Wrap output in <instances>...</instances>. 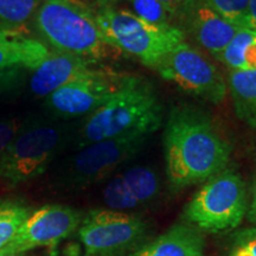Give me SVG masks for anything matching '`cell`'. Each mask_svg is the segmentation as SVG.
Segmentation results:
<instances>
[{
	"instance_id": "cell-1",
	"label": "cell",
	"mask_w": 256,
	"mask_h": 256,
	"mask_svg": "<svg viewBox=\"0 0 256 256\" xmlns=\"http://www.w3.org/2000/svg\"><path fill=\"white\" fill-rule=\"evenodd\" d=\"M166 174L172 190L204 183L229 164L232 147L203 110L178 106L165 126Z\"/></svg>"
},
{
	"instance_id": "cell-2",
	"label": "cell",
	"mask_w": 256,
	"mask_h": 256,
	"mask_svg": "<svg viewBox=\"0 0 256 256\" xmlns=\"http://www.w3.org/2000/svg\"><path fill=\"white\" fill-rule=\"evenodd\" d=\"M162 106L152 83L138 76H124L119 89L88 115L78 134V148L112 138L150 136L162 126Z\"/></svg>"
},
{
	"instance_id": "cell-3",
	"label": "cell",
	"mask_w": 256,
	"mask_h": 256,
	"mask_svg": "<svg viewBox=\"0 0 256 256\" xmlns=\"http://www.w3.org/2000/svg\"><path fill=\"white\" fill-rule=\"evenodd\" d=\"M32 28L50 49L96 63L121 51L106 40L95 12L78 0H42Z\"/></svg>"
},
{
	"instance_id": "cell-4",
	"label": "cell",
	"mask_w": 256,
	"mask_h": 256,
	"mask_svg": "<svg viewBox=\"0 0 256 256\" xmlns=\"http://www.w3.org/2000/svg\"><path fill=\"white\" fill-rule=\"evenodd\" d=\"M98 28L112 46L156 69L164 57L186 42L178 28H162L142 20L127 10L104 6L95 12Z\"/></svg>"
},
{
	"instance_id": "cell-5",
	"label": "cell",
	"mask_w": 256,
	"mask_h": 256,
	"mask_svg": "<svg viewBox=\"0 0 256 256\" xmlns=\"http://www.w3.org/2000/svg\"><path fill=\"white\" fill-rule=\"evenodd\" d=\"M64 140L63 128L36 118L25 120L0 158V182L10 188L44 174Z\"/></svg>"
},
{
	"instance_id": "cell-6",
	"label": "cell",
	"mask_w": 256,
	"mask_h": 256,
	"mask_svg": "<svg viewBox=\"0 0 256 256\" xmlns=\"http://www.w3.org/2000/svg\"><path fill=\"white\" fill-rule=\"evenodd\" d=\"M247 208L244 182L238 172L226 168L204 182L185 206L184 216L198 229L222 232L238 228Z\"/></svg>"
},
{
	"instance_id": "cell-7",
	"label": "cell",
	"mask_w": 256,
	"mask_h": 256,
	"mask_svg": "<svg viewBox=\"0 0 256 256\" xmlns=\"http://www.w3.org/2000/svg\"><path fill=\"white\" fill-rule=\"evenodd\" d=\"M160 78L174 83L182 90L214 104H222L226 83L210 60L197 48L184 42L156 66Z\"/></svg>"
},
{
	"instance_id": "cell-8",
	"label": "cell",
	"mask_w": 256,
	"mask_h": 256,
	"mask_svg": "<svg viewBox=\"0 0 256 256\" xmlns=\"http://www.w3.org/2000/svg\"><path fill=\"white\" fill-rule=\"evenodd\" d=\"M148 136L130 134L112 138L82 147L63 170L62 179L72 186H87L110 176L136 156Z\"/></svg>"
},
{
	"instance_id": "cell-9",
	"label": "cell",
	"mask_w": 256,
	"mask_h": 256,
	"mask_svg": "<svg viewBox=\"0 0 256 256\" xmlns=\"http://www.w3.org/2000/svg\"><path fill=\"white\" fill-rule=\"evenodd\" d=\"M145 229V222L138 216L110 209H95L82 220L78 236L88 255L102 256L133 244Z\"/></svg>"
},
{
	"instance_id": "cell-10",
	"label": "cell",
	"mask_w": 256,
	"mask_h": 256,
	"mask_svg": "<svg viewBox=\"0 0 256 256\" xmlns=\"http://www.w3.org/2000/svg\"><path fill=\"white\" fill-rule=\"evenodd\" d=\"M81 222V214L72 208L60 204L44 206L31 211L14 238L2 250L23 256L32 249L52 247L72 235Z\"/></svg>"
},
{
	"instance_id": "cell-11",
	"label": "cell",
	"mask_w": 256,
	"mask_h": 256,
	"mask_svg": "<svg viewBox=\"0 0 256 256\" xmlns=\"http://www.w3.org/2000/svg\"><path fill=\"white\" fill-rule=\"evenodd\" d=\"M172 25L218 60L240 28L223 19L206 0H185L172 14Z\"/></svg>"
},
{
	"instance_id": "cell-12",
	"label": "cell",
	"mask_w": 256,
	"mask_h": 256,
	"mask_svg": "<svg viewBox=\"0 0 256 256\" xmlns=\"http://www.w3.org/2000/svg\"><path fill=\"white\" fill-rule=\"evenodd\" d=\"M124 76L101 70L90 78L63 86L46 98V104L64 118L89 115L104 104L120 87Z\"/></svg>"
},
{
	"instance_id": "cell-13",
	"label": "cell",
	"mask_w": 256,
	"mask_h": 256,
	"mask_svg": "<svg viewBox=\"0 0 256 256\" xmlns=\"http://www.w3.org/2000/svg\"><path fill=\"white\" fill-rule=\"evenodd\" d=\"M94 64L80 57L51 50L46 58L32 70L30 90L37 98H46L63 86L100 72L101 70L92 68Z\"/></svg>"
},
{
	"instance_id": "cell-14",
	"label": "cell",
	"mask_w": 256,
	"mask_h": 256,
	"mask_svg": "<svg viewBox=\"0 0 256 256\" xmlns=\"http://www.w3.org/2000/svg\"><path fill=\"white\" fill-rule=\"evenodd\" d=\"M51 50L40 40L24 34L20 28H0V72L17 66L32 72Z\"/></svg>"
},
{
	"instance_id": "cell-15",
	"label": "cell",
	"mask_w": 256,
	"mask_h": 256,
	"mask_svg": "<svg viewBox=\"0 0 256 256\" xmlns=\"http://www.w3.org/2000/svg\"><path fill=\"white\" fill-rule=\"evenodd\" d=\"M204 240L194 226L176 224L132 256H203Z\"/></svg>"
},
{
	"instance_id": "cell-16",
	"label": "cell",
	"mask_w": 256,
	"mask_h": 256,
	"mask_svg": "<svg viewBox=\"0 0 256 256\" xmlns=\"http://www.w3.org/2000/svg\"><path fill=\"white\" fill-rule=\"evenodd\" d=\"M228 87L236 116L256 132V70L230 72Z\"/></svg>"
},
{
	"instance_id": "cell-17",
	"label": "cell",
	"mask_w": 256,
	"mask_h": 256,
	"mask_svg": "<svg viewBox=\"0 0 256 256\" xmlns=\"http://www.w3.org/2000/svg\"><path fill=\"white\" fill-rule=\"evenodd\" d=\"M218 60L232 72L256 70V30L240 28L224 48Z\"/></svg>"
},
{
	"instance_id": "cell-18",
	"label": "cell",
	"mask_w": 256,
	"mask_h": 256,
	"mask_svg": "<svg viewBox=\"0 0 256 256\" xmlns=\"http://www.w3.org/2000/svg\"><path fill=\"white\" fill-rule=\"evenodd\" d=\"M121 177L124 183L140 206L154 200L158 194L160 184L158 174L146 166H133L124 171Z\"/></svg>"
},
{
	"instance_id": "cell-19",
	"label": "cell",
	"mask_w": 256,
	"mask_h": 256,
	"mask_svg": "<svg viewBox=\"0 0 256 256\" xmlns=\"http://www.w3.org/2000/svg\"><path fill=\"white\" fill-rule=\"evenodd\" d=\"M31 209L18 198L0 200V250L14 238Z\"/></svg>"
},
{
	"instance_id": "cell-20",
	"label": "cell",
	"mask_w": 256,
	"mask_h": 256,
	"mask_svg": "<svg viewBox=\"0 0 256 256\" xmlns=\"http://www.w3.org/2000/svg\"><path fill=\"white\" fill-rule=\"evenodd\" d=\"M42 0H0V28H20L31 23Z\"/></svg>"
},
{
	"instance_id": "cell-21",
	"label": "cell",
	"mask_w": 256,
	"mask_h": 256,
	"mask_svg": "<svg viewBox=\"0 0 256 256\" xmlns=\"http://www.w3.org/2000/svg\"><path fill=\"white\" fill-rule=\"evenodd\" d=\"M223 19L240 28H249V0H206Z\"/></svg>"
},
{
	"instance_id": "cell-22",
	"label": "cell",
	"mask_w": 256,
	"mask_h": 256,
	"mask_svg": "<svg viewBox=\"0 0 256 256\" xmlns=\"http://www.w3.org/2000/svg\"><path fill=\"white\" fill-rule=\"evenodd\" d=\"M104 200L107 206L110 208V210L122 211V212L140 206L138 200L128 191L121 174L116 176L106 185L104 190Z\"/></svg>"
},
{
	"instance_id": "cell-23",
	"label": "cell",
	"mask_w": 256,
	"mask_h": 256,
	"mask_svg": "<svg viewBox=\"0 0 256 256\" xmlns=\"http://www.w3.org/2000/svg\"><path fill=\"white\" fill-rule=\"evenodd\" d=\"M133 8V14L147 23L156 26H171V14L159 0H127Z\"/></svg>"
},
{
	"instance_id": "cell-24",
	"label": "cell",
	"mask_w": 256,
	"mask_h": 256,
	"mask_svg": "<svg viewBox=\"0 0 256 256\" xmlns=\"http://www.w3.org/2000/svg\"><path fill=\"white\" fill-rule=\"evenodd\" d=\"M226 256H256V226L235 232Z\"/></svg>"
},
{
	"instance_id": "cell-25",
	"label": "cell",
	"mask_w": 256,
	"mask_h": 256,
	"mask_svg": "<svg viewBox=\"0 0 256 256\" xmlns=\"http://www.w3.org/2000/svg\"><path fill=\"white\" fill-rule=\"evenodd\" d=\"M23 82V68H11L0 72V94L18 88Z\"/></svg>"
},
{
	"instance_id": "cell-26",
	"label": "cell",
	"mask_w": 256,
	"mask_h": 256,
	"mask_svg": "<svg viewBox=\"0 0 256 256\" xmlns=\"http://www.w3.org/2000/svg\"><path fill=\"white\" fill-rule=\"evenodd\" d=\"M22 121L19 119H8V120H0V158H2V153L14 139V134L20 127Z\"/></svg>"
},
{
	"instance_id": "cell-27",
	"label": "cell",
	"mask_w": 256,
	"mask_h": 256,
	"mask_svg": "<svg viewBox=\"0 0 256 256\" xmlns=\"http://www.w3.org/2000/svg\"><path fill=\"white\" fill-rule=\"evenodd\" d=\"M246 216L248 217L249 222L256 226V176L254 178L252 185V191H250V200L248 203L247 208V214Z\"/></svg>"
},
{
	"instance_id": "cell-28",
	"label": "cell",
	"mask_w": 256,
	"mask_h": 256,
	"mask_svg": "<svg viewBox=\"0 0 256 256\" xmlns=\"http://www.w3.org/2000/svg\"><path fill=\"white\" fill-rule=\"evenodd\" d=\"M249 28L256 30V0H249Z\"/></svg>"
},
{
	"instance_id": "cell-29",
	"label": "cell",
	"mask_w": 256,
	"mask_h": 256,
	"mask_svg": "<svg viewBox=\"0 0 256 256\" xmlns=\"http://www.w3.org/2000/svg\"><path fill=\"white\" fill-rule=\"evenodd\" d=\"M159 2L165 6L166 10H168L172 17V14H174L176 10L178 8V6L180 5L182 2H184L185 0H159Z\"/></svg>"
},
{
	"instance_id": "cell-30",
	"label": "cell",
	"mask_w": 256,
	"mask_h": 256,
	"mask_svg": "<svg viewBox=\"0 0 256 256\" xmlns=\"http://www.w3.org/2000/svg\"><path fill=\"white\" fill-rule=\"evenodd\" d=\"M95 2H98L100 8H104V6H114L115 2H119V0H95Z\"/></svg>"
},
{
	"instance_id": "cell-31",
	"label": "cell",
	"mask_w": 256,
	"mask_h": 256,
	"mask_svg": "<svg viewBox=\"0 0 256 256\" xmlns=\"http://www.w3.org/2000/svg\"><path fill=\"white\" fill-rule=\"evenodd\" d=\"M0 256H14V255H12V254H8V252H6L5 250H0Z\"/></svg>"
},
{
	"instance_id": "cell-32",
	"label": "cell",
	"mask_w": 256,
	"mask_h": 256,
	"mask_svg": "<svg viewBox=\"0 0 256 256\" xmlns=\"http://www.w3.org/2000/svg\"><path fill=\"white\" fill-rule=\"evenodd\" d=\"M88 256H94V255H88Z\"/></svg>"
}]
</instances>
